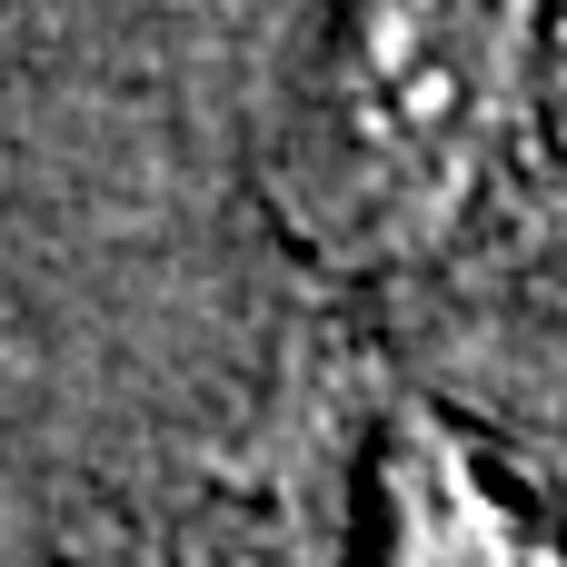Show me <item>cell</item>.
<instances>
[{"label":"cell","instance_id":"cell-1","mask_svg":"<svg viewBox=\"0 0 567 567\" xmlns=\"http://www.w3.org/2000/svg\"><path fill=\"white\" fill-rule=\"evenodd\" d=\"M518 80V0H349L299 120L309 209L329 239H429Z\"/></svg>","mask_w":567,"mask_h":567},{"label":"cell","instance_id":"cell-2","mask_svg":"<svg viewBox=\"0 0 567 567\" xmlns=\"http://www.w3.org/2000/svg\"><path fill=\"white\" fill-rule=\"evenodd\" d=\"M389 567H567L478 468L439 439H409L389 468Z\"/></svg>","mask_w":567,"mask_h":567}]
</instances>
